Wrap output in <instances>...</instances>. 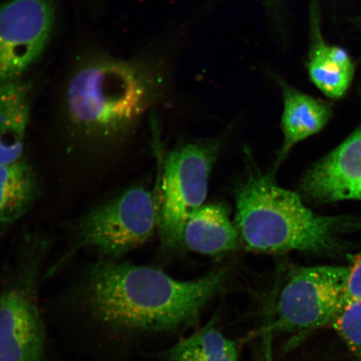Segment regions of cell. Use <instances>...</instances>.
Listing matches in <instances>:
<instances>
[{
  "instance_id": "cell-1",
  "label": "cell",
  "mask_w": 361,
  "mask_h": 361,
  "mask_svg": "<svg viewBox=\"0 0 361 361\" xmlns=\"http://www.w3.org/2000/svg\"><path fill=\"white\" fill-rule=\"evenodd\" d=\"M227 281L221 269L179 281L148 266L100 261L88 270L84 299L94 317L111 328L168 332L195 322Z\"/></svg>"
},
{
  "instance_id": "cell-2",
  "label": "cell",
  "mask_w": 361,
  "mask_h": 361,
  "mask_svg": "<svg viewBox=\"0 0 361 361\" xmlns=\"http://www.w3.org/2000/svg\"><path fill=\"white\" fill-rule=\"evenodd\" d=\"M235 202L236 228L248 251L336 255L346 248L342 236L361 229L353 216L314 213L299 194L279 187L274 173L264 174L254 165L238 187Z\"/></svg>"
},
{
  "instance_id": "cell-3",
  "label": "cell",
  "mask_w": 361,
  "mask_h": 361,
  "mask_svg": "<svg viewBox=\"0 0 361 361\" xmlns=\"http://www.w3.org/2000/svg\"><path fill=\"white\" fill-rule=\"evenodd\" d=\"M154 97L152 79L130 63L97 60L81 67L66 89L65 110L74 134L98 147L128 135Z\"/></svg>"
},
{
  "instance_id": "cell-4",
  "label": "cell",
  "mask_w": 361,
  "mask_h": 361,
  "mask_svg": "<svg viewBox=\"0 0 361 361\" xmlns=\"http://www.w3.org/2000/svg\"><path fill=\"white\" fill-rule=\"evenodd\" d=\"M348 266L288 265L268 305L265 332L293 335V341L331 324L340 310Z\"/></svg>"
},
{
  "instance_id": "cell-5",
  "label": "cell",
  "mask_w": 361,
  "mask_h": 361,
  "mask_svg": "<svg viewBox=\"0 0 361 361\" xmlns=\"http://www.w3.org/2000/svg\"><path fill=\"white\" fill-rule=\"evenodd\" d=\"M157 228L154 197L134 187L94 207L75 226L72 250L90 247L117 258L150 240Z\"/></svg>"
},
{
  "instance_id": "cell-6",
  "label": "cell",
  "mask_w": 361,
  "mask_h": 361,
  "mask_svg": "<svg viewBox=\"0 0 361 361\" xmlns=\"http://www.w3.org/2000/svg\"><path fill=\"white\" fill-rule=\"evenodd\" d=\"M215 156L213 146L201 143L166 156L156 201L157 228L166 247H179L184 224L204 205Z\"/></svg>"
},
{
  "instance_id": "cell-7",
  "label": "cell",
  "mask_w": 361,
  "mask_h": 361,
  "mask_svg": "<svg viewBox=\"0 0 361 361\" xmlns=\"http://www.w3.org/2000/svg\"><path fill=\"white\" fill-rule=\"evenodd\" d=\"M56 0H11L0 6V83L19 79L51 36Z\"/></svg>"
},
{
  "instance_id": "cell-8",
  "label": "cell",
  "mask_w": 361,
  "mask_h": 361,
  "mask_svg": "<svg viewBox=\"0 0 361 361\" xmlns=\"http://www.w3.org/2000/svg\"><path fill=\"white\" fill-rule=\"evenodd\" d=\"M301 197L315 203L361 201V128L302 178Z\"/></svg>"
},
{
  "instance_id": "cell-9",
  "label": "cell",
  "mask_w": 361,
  "mask_h": 361,
  "mask_svg": "<svg viewBox=\"0 0 361 361\" xmlns=\"http://www.w3.org/2000/svg\"><path fill=\"white\" fill-rule=\"evenodd\" d=\"M43 320L26 287L0 295V361H45Z\"/></svg>"
},
{
  "instance_id": "cell-10",
  "label": "cell",
  "mask_w": 361,
  "mask_h": 361,
  "mask_svg": "<svg viewBox=\"0 0 361 361\" xmlns=\"http://www.w3.org/2000/svg\"><path fill=\"white\" fill-rule=\"evenodd\" d=\"M310 22V80L326 97L340 99L345 96L353 80L354 63L345 49L324 42L319 30L318 6L314 0L311 6Z\"/></svg>"
},
{
  "instance_id": "cell-11",
  "label": "cell",
  "mask_w": 361,
  "mask_h": 361,
  "mask_svg": "<svg viewBox=\"0 0 361 361\" xmlns=\"http://www.w3.org/2000/svg\"><path fill=\"white\" fill-rule=\"evenodd\" d=\"M240 243L236 228L225 207L206 204L184 224L179 247L203 255L216 257L235 250Z\"/></svg>"
},
{
  "instance_id": "cell-12",
  "label": "cell",
  "mask_w": 361,
  "mask_h": 361,
  "mask_svg": "<svg viewBox=\"0 0 361 361\" xmlns=\"http://www.w3.org/2000/svg\"><path fill=\"white\" fill-rule=\"evenodd\" d=\"M32 87L20 78L0 83V164L25 156Z\"/></svg>"
},
{
  "instance_id": "cell-13",
  "label": "cell",
  "mask_w": 361,
  "mask_h": 361,
  "mask_svg": "<svg viewBox=\"0 0 361 361\" xmlns=\"http://www.w3.org/2000/svg\"><path fill=\"white\" fill-rule=\"evenodd\" d=\"M283 97L281 128L283 143L277 166L298 143L322 132L332 116L329 104L300 92L279 79Z\"/></svg>"
},
{
  "instance_id": "cell-14",
  "label": "cell",
  "mask_w": 361,
  "mask_h": 361,
  "mask_svg": "<svg viewBox=\"0 0 361 361\" xmlns=\"http://www.w3.org/2000/svg\"><path fill=\"white\" fill-rule=\"evenodd\" d=\"M40 194L39 180L26 155L0 164V228L11 227L32 209Z\"/></svg>"
},
{
  "instance_id": "cell-15",
  "label": "cell",
  "mask_w": 361,
  "mask_h": 361,
  "mask_svg": "<svg viewBox=\"0 0 361 361\" xmlns=\"http://www.w3.org/2000/svg\"><path fill=\"white\" fill-rule=\"evenodd\" d=\"M211 320L162 354L164 361H239L236 342L226 337Z\"/></svg>"
},
{
  "instance_id": "cell-16",
  "label": "cell",
  "mask_w": 361,
  "mask_h": 361,
  "mask_svg": "<svg viewBox=\"0 0 361 361\" xmlns=\"http://www.w3.org/2000/svg\"><path fill=\"white\" fill-rule=\"evenodd\" d=\"M331 324L351 353L361 361V300L343 303Z\"/></svg>"
},
{
  "instance_id": "cell-17",
  "label": "cell",
  "mask_w": 361,
  "mask_h": 361,
  "mask_svg": "<svg viewBox=\"0 0 361 361\" xmlns=\"http://www.w3.org/2000/svg\"><path fill=\"white\" fill-rule=\"evenodd\" d=\"M348 268L342 304L361 300V251L351 257Z\"/></svg>"
},
{
  "instance_id": "cell-18",
  "label": "cell",
  "mask_w": 361,
  "mask_h": 361,
  "mask_svg": "<svg viewBox=\"0 0 361 361\" xmlns=\"http://www.w3.org/2000/svg\"><path fill=\"white\" fill-rule=\"evenodd\" d=\"M260 361H274L273 353V333H262Z\"/></svg>"
},
{
  "instance_id": "cell-19",
  "label": "cell",
  "mask_w": 361,
  "mask_h": 361,
  "mask_svg": "<svg viewBox=\"0 0 361 361\" xmlns=\"http://www.w3.org/2000/svg\"><path fill=\"white\" fill-rule=\"evenodd\" d=\"M264 1L267 4H276V2L278 1V0H264Z\"/></svg>"
}]
</instances>
